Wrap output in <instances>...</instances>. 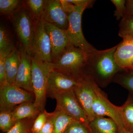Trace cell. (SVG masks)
Listing matches in <instances>:
<instances>
[{"label": "cell", "instance_id": "cell-37", "mask_svg": "<svg viewBox=\"0 0 133 133\" xmlns=\"http://www.w3.org/2000/svg\"><path fill=\"white\" fill-rule=\"evenodd\" d=\"M28 133H31V132H28Z\"/></svg>", "mask_w": 133, "mask_h": 133}, {"label": "cell", "instance_id": "cell-16", "mask_svg": "<svg viewBox=\"0 0 133 133\" xmlns=\"http://www.w3.org/2000/svg\"><path fill=\"white\" fill-rule=\"evenodd\" d=\"M21 59V52L19 48H16L6 58L5 66L6 80L8 84H14Z\"/></svg>", "mask_w": 133, "mask_h": 133}, {"label": "cell", "instance_id": "cell-5", "mask_svg": "<svg viewBox=\"0 0 133 133\" xmlns=\"http://www.w3.org/2000/svg\"><path fill=\"white\" fill-rule=\"evenodd\" d=\"M86 7L75 5L74 12L69 15V25L66 31L71 45L90 53L97 49L87 41L82 29V15Z\"/></svg>", "mask_w": 133, "mask_h": 133}, {"label": "cell", "instance_id": "cell-21", "mask_svg": "<svg viewBox=\"0 0 133 133\" xmlns=\"http://www.w3.org/2000/svg\"><path fill=\"white\" fill-rule=\"evenodd\" d=\"M47 0L23 1V6L33 17L36 23L41 20Z\"/></svg>", "mask_w": 133, "mask_h": 133}, {"label": "cell", "instance_id": "cell-10", "mask_svg": "<svg viewBox=\"0 0 133 133\" xmlns=\"http://www.w3.org/2000/svg\"><path fill=\"white\" fill-rule=\"evenodd\" d=\"M92 111L95 118L108 116L116 123L118 130L124 128L120 107L115 105L110 102L97 85L95 88Z\"/></svg>", "mask_w": 133, "mask_h": 133}, {"label": "cell", "instance_id": "cell-32", "mask_svg": "<svg viewBox=\"0 0 133 133\" xmlns=\"http://www.w3.org/2000/svg\"><path fill=\"white\" fill-rule=\"evenodd\" d=\"M55 113L51 114L49 118L42 129L38 133H54Z\"/></svg>", "mask_w": 133, "mask_h": 133}, {"label": "cell", "instance_id": "cell-36", "mask_svg": "<svg viewBox=\"0 0 133 133\" xmlns=\"http://www.w3.org/2000/svg\"><path fill=\"white\" fill-rule=\"evenodd\" d=\"M118 133H133V132H131L127 131L124 128L122 129L121 130H118Z\"/></svg>", "mask_w": 133, "mask_h": 133}, {"label": "cell", "instance_id": "cell-15", "mask_svg": "<svg viewBox=\"0 0 133 133\" xmlns=\"http://www.w3.org/2000/svg\"><path fill=\"white\" fill-rule=\"evenodd\" d=\"M44 22L50 37L53 61L65 48L71 44L66 31Z\"/></svg>", "mask_w": 133, "mask_h": 133}, {"label": "cell", "instance_id": "cell-24", "mask_svg": "<svg viewBox=\"0 0 133 133\" xmlns=\"http://www.w3.org/2000/svg\"><path fill=\"white\" fill-rule=\"evenodd\" d=\"M119 28V35L120 37H133V17H124L121 20Z\"/></svg>", "mask_w": 133, "mask_h": 133}, {"label": "cell", "instance_id": "cell-14", "mask_svg": "<svg viewBox=\"0 0 133 133\" xmlns=\"http://www.w3.org/2000/svg\"><path fill=\"white\" fill-rule=\"evenodd\" d=\"M114 57L121 70L133 71V37L123 38V41L118 44Z\"/></svg>", "mask_w": 133, "mask_h": 133}, {"label": "cell", "instance_id": "cell-17", "mask_svg": "<svg viewBox=\"0 0 133 133\" xmlns=\"http://www.w3.org/2000/svg\"><path fill=\"white\" fill-rule=\"evenodd\" d=\"M91 133H118L116 123L110 118L96 117L89 123Z\"/></svg>", "mask_w": 133, "mask_h": 133}, {"label": "cell", "instance_id": "cell-26", "mask_svg": "<svg viewBox=\"0 0 133 133\" xmlns=\"http://www.w3.org/2000/svg\"><path fill=\"white\" fill-rule=\"evenodd\" d=\"M130 71L128 73L118 75L115 81L133 92V71Z\"/></svg>", "mask_w": 133, "mask_h": 133}, {"label": "cell", "instance_id": "cell-29", "mask_svg": "<svg viewBox=\"0 0 133 133\" xmlns=\"http://www.w3.org/2000/svg\"><path fill=\"white\" fill-rule=\"evenodd\" d=\"M65 133H91L89 127L80 122L74 121L66 129Z\"/></svg>", "mask_w": 133, "mask_h": 133}, {"label": "cell", "instance_id": "cell-12", "mask_svg": "<svg viewBox=\"0 0 133 133\" xmlns=\"http://www.w3.org/2000/svg\"><path fill=\"white\" fill-rule=\"evenodd\" d=\"M79 83V81L71 76L54 70L48 79L47 94L53 97L57 94L74 90Z\"/></svg>", "mask_w": 133, "mask_h": 133}, {"label": "cell", "instance_id": "cell-34", "mask_svg": "<svg viewBox=\"0 0 133 133\" xmlns=\"http://www.w3.org/2000/svg\"><path fill=\"white\" fill-rule=\"evenodd\" d=\"M69 1L74 5L86 7L87 8L92 7L95 1L92 0H69Z\"/></svg>", "mask_w": 133, "mask_h": 133}, {"label": "cell", "instance_id": "cell-11", "mask_svg": "<svg viewBox=\"0 0 133 133\" xmlns=\"http://www.w3.org/2000/svg\"><path fill=\"white\" fill-rule=\"evenodd\" d=\"M69 15L62 8L60 0H47L41 20L66 31Z\"/></svg>", "mask_w": 133, "mask_h": 133}, {"label": "cell", "instance_id": "cell-25", "mask_svg": "<svg viewBox=\"0 0 133 133\" xmlns=\"http://www.w3.org/2000/svg\"><path fill=\"white\" fill-rule=\"evenodd\" d=\"M14 122L12 119V111H1L0 113V128L3 132H7L14 125Z\"/></svg>", "mask_w": 133, "mask_h": 133}, {"label": "cell", "instance_id": "cell-2", "mask_svg": "<svg viewBox=\"0 0 133 133\" xmlns=\"http://www.w3.org/2000/svg\"><path fill=\"white\" fill-rule=\"evenodd\" d=\"M88 55L80 48L71 44L53 60L54 70L79 81L84 77Z\"/></svg>", "mask_w": 133, "mask_h": 133}, {"label": "cell", "instance_id": "cell-28", "mask_svg": "<svg viewBox=\"0 0 133 133\" xmlns=\"http://www.w3.org/2000/svg\"><path fill=\"white\" fill-rule=\"evenodd\" d=\"M111 2L116 7L114 16L116 20H121L125 15L126 1L125 0H111Z\"/></svg>", "mask_w": 133, "mask_h": 133}, {"label": "cell", "instance_id": "cell-35", "mask_svg": "<svg viewBox=\"0 0 133 133\" xmlns=\"http://www.w3.org/2000/svg\"><path fill=\"white\" fill-rule=\"evenodd\" d=\"M126 13L125 16L133 17V0L126 1Z\"/></svg>", "mask_w": 133, "mask_h": 133}, {"label": "cell", "instance_id": "cell-7", "mask_svg": "<svg viewBox=\"0 0 133 133\" xmlns=\"http://www.w3.org/2000/svg\"><path fill=\"white\" fill-rule=\"evenodd\" d=\"M53 97L56 100L58 110L64 112L76 121L89 127V121L78 100L74 90L57 94Z\"/></svg>", "mask_w": 133, "mask_h": 133}, {"label": "cell", "instance_id": "cell-27", "mask_svg": "<svg viewBox=\"0 0 133 133\" xmlns=\"http://www.w3.org/2000/svg\"><path fill=\"white\" fill-rule=\"evenodd\" d=\"M50 115L51 114H49L45 112L41 113L34 122L30 130L31 133H38L40 132Z\"/></svg>", "mask_w": 133, "mask_h": 133}, {"label": "cell", "instance_id": "cell-20", "mask_svg": "<svg viewBox=\"0 0 133 133\" xmlns=\"http://www.w3.org/2000/svg\"><path fill=\"white\" fill-rule=\"evenodd\" d=\"M56 111L55 112L54 133H65L69 126L76 120L62 111L57 109Z\"/></svg>", "mask_w": 133, "mask_h": 133}, {"label": "cell", "instance_id": "cell-31", "mask_svg": "<svg viewBox=\"0 0 133 133\" xmlns=\"http://www.w3.org/2000/svg\"><path fill=\"white\" fill-rule=\"evenodd\" d=\"M6 56L0 54V85L1 87L6 84V72L5 71V60Z\"/></svg>", "mask_w": 133, "mask_h": 133}, {"label": "cell", "instance_id": "cell-30", "mask_svg": "<svg viewBox=\"0 0 133 133\" xmlns=\"http://www.w3.org/2000/svg\"><path fill=\"white\" fill-rule=\"evenodd\" d=\"M30 131L29 126L24 121L21 120L16 122L14 126L6 133H28Z\"/></svg>", "mask_w": 133, "mask_h": 133}, {"label": "cell", "instance_id": "cell-4", "mask_svg": "<svg viewBox=\"0 0 133 133\" xmlns=\"http://www.w3.org/2000/svg\"><path fill=\"white\" fill-rule=\"evenodd\" d=\"M12 18L20 45L31 56V44L36 23L24 6Z\"/></svg>", "mask_w": 133, "mask_h": 133}, {"label": "cell", "instance_id": "cell-1", "mask_svg": "<svg viewBox=\"0 0 133 133\" xmlns=\"http://www.w3.org/2000/svg\"><path fill=\"white\" fill-rule=\"evenodd\" d=\"M117 46L118 45L103 50L96 49L88 54L85 69H90L92 74L90 77L94 81L107 83L121 70L116 63L115 58V52Z\"/></svg>", "mask_w": 133, "mask_h": 133}, {"label": "cell", "instance_id": "cell-8", "mask_svg": "<svg viewBox=\"0 0 133 133\" xmlns=\"http://www.w3.org/2000/svg\"><path fill=\"white\" fill-rule=\"evenodd\" d=\"M31 93L15 85L6 84L1 87V111H13L16 105L28 102H33L34 97Z\"/></svg>", "mask_w": 133, "mask_h": 133}, {"label": "cell", "instance_id": "cell-6", "mask_svg": "<svg viewBox=\"0 0 133 133\" xmlns=\"http://www.w3.org/2000/svg\"><path fill=\"white\" fill-rule=\"evenodd\" d=\"M31 56L43 62L52 63L53 61L49 36L44 22L42 20L36 24L31 44Z\"/></svg>", "mask_w": 133, "mask_h": 133}, {"label": "cell", "instance_id": "cell-3", "mask_svg": "<svg viewBox=\"0 0 133 133\" xmlns=\"http://www.w3.org/2000/svg\"><path fill=\"white\" fill-rule=\"evenodd\" d=\"M31 81L35 101L39 111L45 106L48 81L50 74L54 70L52 63L43 62L31 56Z\"/></svg>", "mask_w": 133, "mask_h": 133}, {"label": "cell", "instance_id": "cell-13", "mask_svg": "<svg viewBox=\"0 0 133 133\" xmlns=\"http://www.w3.org/2000/svg\"><path fill=\"white\" fill-rule=\"evenodd\" d=\"M21 59L14 85L33 93L31 81V55L20 45Z\"/></svg>", "mask_w": 133, "mask_h": 133}, {"label": "cell", "instance_id": "cell-22", "mask_svg": "<svg viewBox=\"0 0 133 133\" xmlns=\"http://www.w3.org/2000/svg\"><path fill=\"white\" fill-rule=\"evenodd\" d=\"M16 48L15 47L9 31L4 25L0 26V54L7 56Z\"/></svg>", "mask_w": 133, "mask_h": 133}, {"label": "cell", "instance_id": "cell-23", "mask_svg": "<svg viewBox=\"0 0 133 133\" xmlns=\"http://www.w3.org/2000/svg\"><path fill=\"white\" fill-rule=\"evenodd\" d=\"M23 7V1L0 0L1 15L14 16Z\"/></svg>", "mask_w": 133, "mask_h": 133}, {"label": "cell", "instance_id": "cell-9", "mask_svg": "<svg viewBox=\"0 0 133 133\" xmlns=\"http://www.w3.org/2000/svg\"><path fill=\"white\" fill-rule=\"evenodd\" d=\"M96 82L91 77L84 76L80 80L74 92L79 102L85 112L89 123L95 116L92 111L95 97Z\"/></svg>", "mask_w": 133, "mask_h": 133}, {"label": "cell", "instance_id": "cell-19", "mask_svg": "<svg viewBox=\"0 0 133 133\" xmlns=\"http://www.w3.org/2000/svg\"><path fill=\"white\" fill-rule=\"evenodd\" d=\"M124 128L133 132V99L129 97L123 105L120 107Z\"/></svg>", "mask_w": 133, "mask_h": 133}, {"label": "cell", "instance_id": "cell-18", "mask_svg": "<svg viewBox=\"0 0 133 133\" xmlns=\"http://www.w3.org/2000/svg\"><path fill=\"white\" fill-rule=\"evenodd\" d=\"M39 111L34 102L22 104L17 106L12 112L13 121L16 123L23 119L32 118L35 116Z\"/></svg>", "mask_w": 133, "mask_h": 133}, {"label": "cell", "instance_id": "cell-33", "mask_svg": "<svg viewBox=\"0 0 133 133\" xmlns=\"http://www.w3.org/2000/svg\"><path fill=\"white\" fill-rule=\"evenodd\" d=\"M62 8L68 14L74 12L75 10V5L70 2L69 0H60Z\"/></svg>", "mask_w": 133, "mask_h": 133}]
</instances>
